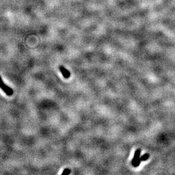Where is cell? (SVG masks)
I'll return each mask as SVG.
<instances>
[{
  "mask_svg": "<svg viewBox=\"0 0 175 175\" xmlns=\"http://www.w3.org/2000/svg\"><path fill=\"white\" fill-rule=\"evenodd\" d=\"M141 152V150L140 149H138V150H136L134 153V158L132 161V164L134 167H138L141 162V159L139 158Z\"/></svg>",
  "mask_w": 175,
  "mask_h": 175,
  "instance_id": "cell-1",
  "label": "cell"
},
{
  "mask_svg": "<svg viewBox=\"0 0 175 175\" xmlns=\"http://www.w3.org/2000/svg\"><path fill=\"white\" fill-rule=\"evenodd\" d=\"M0 88L6 93V94L8 96H11L13 94V90L11 88L8 86L6 85L4 83L2 80V79L0 76Z\"/></svg>",
  "mask_w": 175,
  "mask_h": 175,
  "instance_id": "cell-2",
  "label": "cell"
},
{
  "mask_svg": "<svg viewBox=\"0 0 175 175\" xmlns=\"http://www.w3.org/2000/svg\"><path fill=\"white\" fill-rule=\"evenodd\" d=\"M60 70L61 72L63 77L65 78H69L70 76V73L69 72L68 70H67L63 66H60L59 67Z\"/></svg>",
  "mask_w": 175,
  "mask_h": 175,
  "instance_id": "cell-3",
  "label": "cell"
},
{
  "mask_svg": "<svg viewBox=\"0 0 175 175\" xmlns=\"http://www.w3.org/2000/svg\"><path fill=\"white\" fill-rule=\"evenodd\" d=\"M149 157H150V155L148 154H145V155L142 156L140 158V159H141V161H146L149 158Z\"/></svg>",
  "mask_w": 175,
  "mask_h": 175,
  "instance_id": "cell-4",
  "label": "cell"
},
{
  "mask_svg": "<svg viewBox=\"0 0 175 175\" xmlns=\"http://www.w3.org/2000/svg\"><path fill=\"white\" fill-rule=\"evenodd\" d=\"M71 173V170L69 168H66L64 170V171L62 172V175H68Z\"/></svg>",
  "mask_w": 175,
  "mask_h": 175,
  "instance_id": "cell-5",
  "label": "cell"
}]
</instances>
